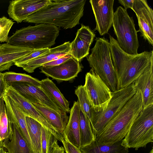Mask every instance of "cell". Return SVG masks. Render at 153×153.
I'll return each mask as SVG.
<instances>
[{
	"label": "cell",
	"mask_w": 153,
	"mask_h": 153,
	"mask_svg": "<svg viewBox=\"0 0 153 153\" xmlns=\"http://www.w3.org/2000/svg\"><path fill=\"white\" fill-rule=\"evenodd\" d=\"M118 2L123 6L126 10L128 8H131L133 3V0H118Z\"/></svg>",
	"instance_id": "74e56055"
},
{
	"label": "cell",
	"mask_w": 153,
	"mask_h": 153,
	"mask_svg": "<svg viewBox=\"0 0 153 153\" xmlns=\"http://www.w3.org/2000/svg\"><path fill=\"white\" fill-rule=\"evenodd\" d=\"M27 127L34 153H41V141L42 126L38 121L26 116Z\"/></svg>",
	"instance_id": "484cf974"
},
{
	"label": "cell",
	"mask_w": 153,
	"mask_h": 153,
	"mask_svg": "<svg viewBox=\"0 0 153 153\" xmlns=\"http://www.w3.org/2000/svg\"><path fill=\"white\" fill-rule=\"evenodd\" d=\"M50 123L63 135V131L67 124L69 118L66 113L57 111L39 103H32Z\"/></svg>",
	"instance_id": "7402d4cb"
},
{
	"label": "cell",
	"mask_w": 153,
	"mask_h": 153,
	"mask_svg": "<svg viewBox=\"0 0 153 153\" xmlns=\"http://www.w3.org/2000/svg\"><path fill=\"white\" fill-rule=\"evenodd\" d=\"M5 94L20 108L26 116H29L39 122L42 127L50 130L52 126L33 106L31 103L11 85H7Z\"/></svg>",
	"instance_id": "2e32d148"
},
{
	"label": "cell",
	"mask_w": 153,
	"mask_h": 153,
	"mask_svg": "<svg viewBox=\"0 0 153 153\" xmlns=\"http://www.w3.org/2000/svg\"><path fill=\"white\" fill-rule=\"evenodd\" d=\"M137 19L139 29L142 37L153 46V10L146 0H133L131 8Z\"/></svg>",
	"instance_id": "30bf717a"
},
{
	"label": "cell",
	"mask_w": 153,
	"mask_h": 153,
	"mask_svg": "<svg viewBox=\"0 0 153 153\" xmlns=\"http://www.w3.org/2000/svg\"><path fill=\"white\" fill-rule=\"evenodd\" d=\"M0 153H8V152L5 150L4 148L0 149Z\"/></svg>",
	"instance_id": "f35d334b"
},
{
	"label": "cell",
	"mask_w": 153,
	"mask_h": 153,
	"mask_svg": "<svg viewBox=\"0 0 153 153\" xmlns=\"http://www.w3.org/2000/svg\"><path fill=\"white\" fill-rule=\"evenodd\" d=\"M50 1L51 0H12L10 1L7 13L14 21L21 23Z\"/></svg>",
	"instance_id": "4fadbf2b"
},
{
	"label": "cell",
	"mask_w": 153,
	"mask_h": 153,
	"mask_svg": "<svg viewBox=\"0 0 153 153\" xmlns=\"http://www.w3.org/2000/svg\"><path fill=\"white\" fill-rule=\"evenodd\" d=\"M95 40L91 53L86 57L89 66L111 92L118 91L119 82L112 63L109 42L104 37L96 38Z\"/></svg>",
	"instance_id": "5b68a950"
},
{
	"label": "cell",
	"mask_w": 153,
	"mask_h": 153,
	"mask_svg": "<svg viewBox=\"0 0 153 153\" xmlns=\"http://www.w3.org/2000/svg\"><path fill=\"white\" fill-rule=\"evenodd\" d=\"M3 97L5 103L7 114L9 121L17 126L29 146H31L32 144L26 123V115L5 93Z\"/></svg>",
	"instance_id": "ac0fdd59"
},
{
	"label": "cell",
	"mask_w": 153,
	"mask_h": 153,
	"mask_svg": "<svg viewBox=\"0 0 153 153\" xmlns=\"http://www.w3.org/2000/svg\"><path fill=\"white\" fill-rule=\"evenodd\" d=\"M112 26L117 40L121 48L130 55L137 54L139 46L137 31L132 17L120 6L114 12Z\"/></svg>",
	"instance_id": "52a82bcc"
},
{
	"label": "cell",
	"mask_w": 153,
	"mask_h": 153,
	"mask_svg": "<svg viewBox=\"0 0 153 153\" xmlns=\"http://www.w3.org/2000/svg\"><path fill=\"white\" fill-rule=\"evenodd\" d=\"M12 134L4 144L8 153H32L29 146L17 126L12 123Z\"/></svg>",
	"instance_id": "cb8c5ba5"
},
{
	"label": "cell",
	"mask_w": 153,
	"mask_h": 153,
	"mask_svg": "<svg viewBox=\"0 0 153 153\" xmlns=\"http://www.w3.org/2000/svg\"><path fill=\"white\" fill-rule=\"evenodd\" d=\"M153 64L134 82L137 90L141 93L143 108L153 104Z\"/></svg>",
	"instance_id": "44dd1931"
},
{
	"label": "cell",
	"mask_w": 153,
	"mask_h": 153,
	"mask_svg": "<svg viewBox=\"0 0 153 153\" xmlns=\"http://www.w3.org/2000/svg\"><path fill=\"white\" fill-rule=\"evenodd\" d=\"M71 43L66 42L55 47L50 48V51L36 57L21 66L23 70L28 73H33L37 68L44 64L56 60L69 53Z\"/></svg>",
	"instance_id": "e0dca14e"
},
{
	"label": "cell",
	"mask_w": 153,
	"mask_h": 153,
	"mask_svg": "<svg viewBox=\"0 0 153 153\" xmlns=\"http://www.w3.org/2000/svg\"><path fill=\"white\" fill-rule=\"evenodd\" d=\"M33 51L7 43L0 44V71L8 70L16 61Z\"/></svg>",
	"instance_id": "d6986e66"
},
{
	"label": "cell",
	"mask_w": 153,
	"mask_h": 153,
	"mask_svg": "<svg viewBox=\"0 0 153 153\" xmlns=\"http://www.w3.org/2000/svg\"><path fill=\"white\" fill-rule=\"evenodd\" d=\"M58 140L49 131L42 127L41 141V153H51L55 142Z\"/></svg>",
	"instance_id": "4dcf8cb0"
},
{
	"label": "cell",
	"mask_w": 153,
	"mask_h": 153,
	"mask_svg": "<svg viewBox=\"0 0 153 153\" xmlns=\"http://www.w3.org/2000/svg\"><path fill=\"white\" fill-rule=\"evenodd\" d=\"M122 140L112 144H105L95 140L90 144L81 147V153H128V149L123 146Z\"/></svg>",
	"instance_id": "d4e9b609"
},
{
	"label": "cell",
	"mask_w": 153,
	"mask_h": 153,
	"mask_svg": "<svg viewBox=\"0 0 153 153\" xmlns=\"http://www.w3.org/2000/svg\"><path fill=\"white\" fill-rule=\"evenodd\" d=\"M7 84L12 86L31 103H39L56 110H62L40 87L24 82H15Z\"/></svg>",
	"instance_id": "5bb4252c"
},
{
	"label": "cell",
	"mask_w": 153,
	"mask_h": 153,
	"mask_svg": "<svg viewBox=\"0 0 153 153\" xmlns=\"http://www.w3.org/2000/svg\"><path fill=\"white\" fill-rule=\"evenodd\" d=\"M50 51V48H49L34 51L29 55L16 61L15 62L14 65L17 67H20L22 65Z\"/></svg>",
	"instance_id": "d6a6232c"
},
{
	"label": "cell",
	"mask_w": 153,
	"mask_h": 153,
	"mask_svg": "<svg viewBox=\"0 0 153 153\" xmlns=\"http://www.w3.org/2000/svg\"><path fill=\"white\" fill-rule=\"evenodd\" d=\"M7 84L5 81L3 73L0 71V99L4 94Z\"/></svg>",
	"instance_id": "d590c367"
},
{
	"label": "cell",
	"mask_w": 153,
	"mask_h": 153,
	"mask_svg": "<svg viewBox=\"0 0 153 153\" xmlns=\"http://www.w3.org/2000/svg\"><path fill=\"white\" fill-rule=\"evenodd\" d=\"M40 88L61 110L70 112L69 102L51 80L47 78L40 81Z\"/></svg>",
	"instance_id": "603a6c76"
},
{
	"label": "cell",
	"mask_w": 153,
	"mask_h": 153,
	"mask_svg": "<svg viewBox=\"0 0 153 153\" xmlns=\"http://www.w3.org/2000/svg\"><path fill=\"white\" fill-rule=\"evenodd\" d=\"M12 134V123L8 119L2 97L0 99V143L3 148L4 143L10 139Z\"/></svg>",
	"instance_id": "4316f807"
},
{
	"label": "cell",
	"mask_w": 153,
	"mask_h": 153,
	"mask_svg": "<svg viewBox=\"0 0 153 153\" xmlns=\"http://www.w3.org/2000/svg\"><path fill=\"white\" fill-rule=\"evenodd\" d=\"M153 142V104L143 108L128 133L122 140L123 146L137 150Z\"/></svg>",
	"instance_id": "8992f818"
},
{
	"label": "cell",
	"mask_w": 153,
	"mask_h": 153,
	"mask_svg": "<svg viewBox=\"0 0 153 153\" xmlns=\"http://www.w3.org/2000/svg\"><path fill=\"white\" fill-rule=\"evenodd\" d=\"M109 38L111 56L120 89L134 82L153 64V51L129 54L121 48L117 40L110 35Z\"/></svg>",
	"instance_id": "7a4b0ae2"
},
{
	"label": "cell",
	"mask_w": 153,
	"mask_h": 153,
	"mask_svg": "<svg viewBox=\"0 0 153 153\" xmlns=\"http://www.w3.org/2000/svg\"><path fill=\"white\" fill-rule=\"evenodd\" d=\"M143 108L142 98L138 90L105 127L95 136L99 143L112 144L121 141Z\"/></svg>",
	"instance_id": "3957f363"
},
{
	"label": "cell",
	"mask_w": 153,
	"mask_h": 153,
	"mask_svg": "<svg viewBox=\"0 0 153 153\" xmlns=\"http://www.w3.org/2000/svg\"><path fill=\"white\" fill-rule=\"evenodd\" d=\"M95 37V34L89 26L82 24L74 39L71 42L69 54L80 62L88 55L90 47Z\"/></svg>",
	"instance_id": "9a60e30c"
},
{
	"label": "cell",
	"mask_w": 153,
	"mask_h": 153,
	"mask_svg": "<svg viewBox=\"0 0 153 153\" xmlns=\"http://www.w3.org/2000/svg\"><path fill=\"white\" fill-rule=\"evenodd\" d=\"M80 111L78 101H74L70 110L68 123L63 131L64 138L79 149L80 148Z\"/></svg>",
	"instance_id": "ffe728a7"
},
{
	"label": "cell",
	"mask_w": 153,
	"mask_h": 153,
	"mask_svg": "<svg viewBox=\"0 0 153 153\" xmlns=\"http://www.w3.org/2000/svg\"><path fill=\"white\" fill-rule=\"evenodd\" d=\"M82 69L80 62L72 57L57 65L40 67V72L58 82L73 79L77 76Z\"/></svg>",
	"instance_id": "7c38bea8"
},
{
	"label": "cell",
	"mask_w": 153,
	"mask_h": 153,
	"mask_svg": "<svg viewBox=\"0 0 153 153\" xmlns=\"http://www.w3.org/2000/svg\"><path fill=\"white\" fill-rule=\"evenodd\" d=\"M136 92L134 82L124 88L111 92V98L104 110L97 112L92 109L90 121L95 137Z\"/></svg>",
	"instance_id": "ba28073f"
},
{
	"label": "cell",
	"mask_w": 153,
	"mask_h": 153,
	"mask_svg": "<svg viewBox=\"0 0 153 153\" xmlns=\"http://www.w3.org/2000/svg\"><path fill=\"white\" fill-rule=\"evenodd\" d=\"M61 143L63 145L65 153H81L79 149L73 145L64 138Z\"/></svg>",
	"instance_id": "836d02e7"
},
{
	"label": "cell",
	"mask_w": 153,
	"mask_h": 153,
	"mask_svg": "<svg viewBox=\"0 0 153 153\" xmlns=\"http://www.w3.org/2000/svg\"><path fill=\"white\" fill-rule=\"evenodd\" d=\"M4 80L7 84L15 82H27L35 86L40 87V81L25 73L9 71L3 73Z\"/></svg>",
	"instance_id": "f1b7e54d"
},
{
	"label": "cell",
	"mask_w": 153,
	"mask_h": 153,
	"mask_svg": "<svg viewBox=\"0 0 153 153\" xmlns=\"http://www.w3.org/2000/svg\"><path fill=\"white\" fill-rule=\"evenodd\" d=\"M75 94L78 98L80 109L90 121L92 107L84 86L79 85L77 87L75 90Z\"/></svg>",
	"instance_id": "f546056e"
},
{
	"label": "cell",
	"mask_w": 153,
	"mask_h": 153,
	"mask_svg": "<svg viewBox=\"0 0 153 153\" xmlns=\"http://www.w3.org/2000/svg\"><path fill=\"white\" fill-rule=\"evenodd\" d=\"M84 85L88 93L92 109L97 112L104 110L111 98V91L91 69L85 75Z\"/></svg>",
	"instance_id": "9c48e42d"
},
{
	"label": "cell",
	"mask_w": 153,
	"mask_h": 153,
	"mask_svg": "<svg viewBox=\"0 0 153 153\" xmlns=\"http://www.w3.org/2000/svg\"><path fill=\"white\" fill-rule=\"evenodd\" d=\"M14 22L5 16L0 17V42H7L8 34Z\"/></svg>",
	"instance_id": "1f68e13d"
},
{
	"label": "cell",
	"mask_w": 153,
	"mask_h": 153,
	"mask_svg": "<svg viewBox=\"0 0 153 153\" xmlns=\"http://www.w3.org/2000/svg\"><path fill=\"white\" fill-rule=\"evenodd\" d=\"M71 57L69 54L65 55L58 59L50 62L43 65V66H52L59 65L64 62Z\"/></svg>",
	"instance_id": "e575fe53"
},
{
	"label": "cell",
	"mask_w": 153,
	"mask_h": 153,
	"mask_svg": "<svg viewBox=\"0 0 153 153\" xmlns=\"http://www.w3.org/2000/svg\"><path fill=\"white\" fill-rule=\"evenodd\" d=\"M59 31L58 27L49 24L30 25L17 30L6 43L33 51L50 48L55 44Z\"/></svg>",
	"instance_id": "277c9868"
},
{
	"label": "cell",
	"mask_w": 153,
	"mask_h": 153,
	"mask_svg": "<svg viewBox=\"0 0 153 153\" xmlns=\"http://www.w3.org/2000/svg\"><path fill=\"white\" fill-rule=\"evenodd\" d=\"M149 153H153V148L152 147V149L150 151Z\"/></svg>",
	"instance_id": "ab89813d"
},
{
	"label": "cell",
	"mask_w": 153,
	"mask_h": 153,
	"mask_svg": "<svg viewBox=\"0 0 153 153\" xmlns=\"http://www.w3.org/2000/svg\"><path fill=\"white\" fill-rule=\"evenodd\" d=\"M114 1V0L89 1L95 18V30L101 36L107 34L112 26Z\"/></svg>",
	"instance_id": "8fae6325"
},
{
	"label": "cell",
	"mask_w": 153,
	"mask_h": 153,
	"mask_svg": "<svg viewBox=\"0 0 153 153\" xmlns=\"http://www.w3.org/2000/svg\"><path fill=\"white\" fill-rule=\"evenodd\" d=\"M86 0H51L24 21L38 24H47L65 29L79 24Z\"/></svg>",
	"instance_id": "6da1fadb"
},
{
	"label": "cell",
	"mask_w": 153,
	"mask_h": 153,
	"mask_svg": "<svg viewBox=\"0 0 153 153\" xmlns=\"http://www.w3.org/2000/svg\"><path fill=\"white\" fill-rule=\"evenodd\" d=\"M1 148H3L2 146L1 145L0 143V149Z\"/></svg>",
	"instance_id": "60d3db41"
},
{
	"label": "cell",
	"mask_w": 153,
	"mask_h": 153,
	"mask_svg": "<svg viewBox=\"0 0 153 153\" xmlns=\"http://www.w3.org/2000/svg\"><path fill=\"white\" fill-rule=\"evenodd\" d=\"M57 141H56L54 143L51 153H65L63 147L60 146Z\"/></svg>",
	"instance_id": "8d00e7d4"
},
{
	"label": "cell",
	"mask_w": 153,
	"mask_h": 153,
	"mask_svg": "<svg viewBox=\"0 0 153 153\" xmlns=\"http://www.w3.org/2000/svg\"><path fill=\"white\" fill-rule=\"evenodd\" d=\"M79 128L80 147L88 145L95 140V137L93 132L90 121L80 108Z\"/></svg>",
	"instance_id": "83f0119b"
}]
</instances>
